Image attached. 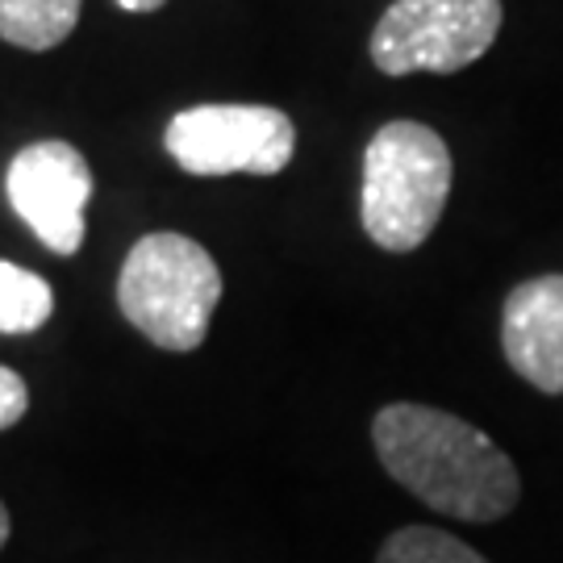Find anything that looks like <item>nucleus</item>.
<instances>
[{
    "label": "nucleus",
    "mask_w": 563,
    "mask_h": 563,
    "mask_svg": "<svg viewBox=\"0 0 563 563\" xmlns=\"http://www.w3.org/2000/svg\"><path fill=\"white\" fill-rule=\"evenodd\" d=\"M376 455L388 476L418 501L460 522L505 518L522 481L518 467L484 430L430 405H384L372 422Z\"/></svg>",
    "instance_id": "nucleus-1"
},
{
    "label": "nucleus",
    "mask_w": 563,
    "mask_h": 563,
    "mask_svg": "<svg viewBox=\"0 0 563 563\" xmlns=\"http://www.w3.org/2000/svg\"><path fill=\"white\" fill-rule=\"evenodd\" d=\"M451 197V151L422 121H388L363 151V230L384 251H418Z\"/></svg>",
    "instance_id": "nucleus-2"
},
{
    "label": "nucleus",
    "mask_w": 563,
    "mask_h": 563,
    "mask_svg": "<svg viewBox=\"0 0 563 563\" xmlns=\"http://www.w3.org/2000/svg\"><path fill=\"white\" fill-rule=\"evenodd\" d=\"M222 301V272L201 242L184 234H146L130 246L118 276L125 322L163 351H197Z\"/></svg>",
    "instance_id": "nucleus-3"
},
{
    "label": "nucleus",
    "mask_w": 563,
    "mask_h": 563,
    "mask_svg": "<svg viewBox=\"0 0 563 563\" xmlns=\"http://www.w3.org/2000/svg\"><path fill=\"white\" fill-rule=\"evenodd\" d=\"M501 18V0H397L372 30V63L384 76H451L488 55Z\"/></svg>",
    "instance_id": "nucleus-4"
},
{
    "label": "nucleus",
    "mask_w": 563,
    "mask_h": 563,
    "mask_svg": "<svg viewBox=\"0 0 563 563\" xmlns=\"http://www.w3.org/2000/svg\"><path fill=\"white\" fill-rule=\"evenodd\" d=\"M292 151L297 125L272 104H192L167 121V155L188 176H276Z\"/></svg>",
    "instance_id": "nucleus-5"
},
{
    "label": "nucleus",
    "mask_w": 563,
    "mask_h": 563,
    "mask_svg": "<svg viewBox=\"0 0 563 563\" xmlns=\"http://www.w3.org/2000/svg\"><path fill=\"white\" fill-rule=\"evenodd\" d=\"M4 192L46 251L76 255L84 246V209L92 201V167L71 142L42 139L21 146L4 172Z\"/></svg>",
    "instance_id": "nucleus-6"
},
{
    "label": "nucleus",
    "mask_w": 563,
    "mask_h": 563,
    "mask_svg": "<svg viewBox=\"0 0 563 563\" xmlns=\"http://www.w3.org/2000/svg\"><path fill=\"white\" fill-rule=\"evenodd\" d=\"M501 351L539 393H563V276H534L505 297Z\"/></svg>",
    "instance_id": "nucleus-7"
},
{
    "label": "nucleus",
    "mask_w": 563,
    "mask_h": 563,
    "mask_svg": "<svg viewBox=\"0 0 563 563\" xmlns=\"http://www.w3.org/2000/svg\"><path fill=\"white\" fill-rule=\"evenodd\" d=\"M84 0H0V38L21 51H55L80 21Z\"/></svg>",
    "instance_id": "nucleus-8"
},
{
    "label": "nucleus",
    "mask_w": 563,
    "mask_h": 563,
    "mask_svg": "<svg viewBox=\"0 0 563 563\" xmlns=\"http://www.w3.org/2000/svg\"><path fill=\"white\" fill-rule=\"evenodd\" d=\"M55 292L30 267L0 260V334H34L51 322Z\"/></svg>",
    "instance_id": "nucleus-9"
},
{
    "label": "nucleus",
    "mask_w": 563,
    "mask_h": 563,
    "mask_svg": "<svg viewBox=\"0 0 563 563\" xmlns=\"http://www.w3.org/2000/svg\"><path fill=\"white\" fill-rule=\"evenodd\" d=\"M376 563H488L463 539L434 530V526H405L397 534H388Z\"/></svg>",
    "instance_id": "nucleus-10"
},
{
    "label": "nucleus",
    "mask_w": 563,
    "mask_h": 563,
    "mask_svg": "<svg viewBox=\"0 0 563 563\" xmlns=\"http://www.w3.org/2000/svg\"><path fill=\"white\" fill-rule=\"evenodd\" d=\"M25 409H30V388L13 367L0 363V430L18 426L25 418Z\"/></svg>",
    "instance_id": "nucleus-11"
},
{
    "label": "nucleus",
    "mask_w": 563,
    "mask_h": 563,
    "mask_svg": "<svg viewBox=\"0 0 563 563\" xmlns=\"http://www.w3.org/2000/svg\"><path fill=\"white\" fill-rule=\"evenodd\" d=\"M163 4L167 0H118V9H125V13H155Z\"/></svg>",
    "instance_id": "nucleus-12"
},
{
    "label": "nucleus",
    "mask_w": 563,
    "mask_h": 563,
    "mask_svg": "<svg viewBox=\"0 0 563 563\" xmlns=\"http://www.w3.org/2000/svg\"><path fill=\"white\" fill-rule=\"evenodd\" d=\"M9 530H13V522H9V509H4V501H0V547L9 543Z\"/></svg>",
    "instance_id": "nucleus-13"
}]
</instances>
